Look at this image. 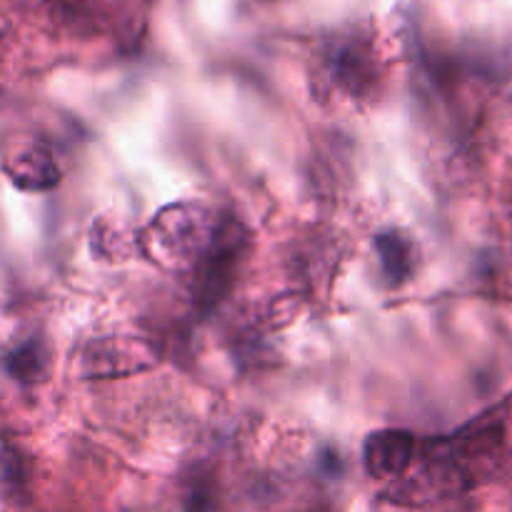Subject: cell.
Instances as JSON below:
<instances>
[{
  "label": "cell",
  "instance_id": "6da1fadb",
  "mask_svg": "<svg viewBox=\"0 0 512 512\" xmlns=\"http://www.w3.org/2000/svg\"><path fill=\"white\" fill-rule=\"evenodd\" d=\"M220 220L198 203H178L160 210L138 235V248L165 270H188L203 260Z\"/></svg>",
  "mask_w": 512,
  "mask_h": 512
},
{
  "label": "cell",
  "instance_id": "8992f818",
  "mask_svg": "<svg viewBox=\"0 0 512 512\" xmlns=\"http://www.w3.org/2000/svg\"><path fill=\"white\" fill-rule=\"evenodd\" d=\"M328 75L330 83L348 95H363L375 78L368 53H363L355 45H345L338 53H333L328 65Z\"/></svg>",
  "mask_w": 512,
  "mask_h": 512
},
{
  "label": "cell",
  "instance_id": "9c48e42d",
  "mask_svg": "<svg viewBox=\"0 0 512 512\" xmlns=\"http://www.w3.org/2000/svg\"><path fill=\"white\" fill-rule=\"evenodd\" d=\"M0 495L18 505L30 495L28 460L18 448H0Z\"/></svg>",
  "mask_w": 512,
  "mask_h": 512
},
{
  "label": "cell",
  "instance_id": "5b68a950",
  "mask_svg": "<svg viewBox=\"0 0 512 512\" xmlns=\"http://www.w3.org/2000/svg\"><path fill=\"white\" fill-rule=\"evenodd\" d=\"M3 170L25 193H45L60 183V168L43 145H20L5 155Z\"/></svg>",
  "mask_w": 512,
  "mask_h": 512
},
{
  "label": "cell",
  "instance_id": "ba28073f",
  "mask_svg": "<svg viewBox=\"0 0 512 512\" xmlns=\"http://www.w3.org/2000/svg\"><path fill=\"white\" fill-rule=\"evenodd\" d=\"M3 368L18 383H38L48 375L50 353L40 340H23L5 353Z\"/></svg>",
  "mask_w": 512,
  "mask_h": 512
},
{
  "label": "cell",
  "instance_id": "52a82bcc",
  "mask_svg": "<svg viewBox=\"0 0 512 512\" xmlns=\"http://www.w3.org/2000/svg\"><path fill=\"white\" fill-rule=\"evenodd\" d=\"M373 248L378 253L380 270L393 285L405 283L413 275L415 268V245L408 235L400 230H385L373 238Z\"/></svg>",
  "mask_w": 512,
  "mask_h": 512
},
{
  "label": "cell",
  "instance_id": "3957f363",
  "mask_svg": "<svg viewBox=\"0 0 512 512\" xmlns=\"http://www.w3.org/2000/svg\"><path fill=\"white\" fill-rule=\"evenodd\" d=\"M160 363V353L143 338H100L93 340L80 355L83 378L108 380L143 373Z\"/></svg>",
  "mask_w": 512,
  "mask_h": 512
},
{
  "label": "cell",
  "instance_id": "30bf717a",
  "mask_svg": "<svg viewBox=\"0 0 512 512\" xmlns=\"http://www.w3.org/2000/svg\"><path fill=\"white\" fill-rule=\"evenodd\" d=\"M90 245L100 258L123 260L125 255L133 253V248H138V235L125 233L118 220H98L90 233Z\"/></svg>",
  "mask_w": 512,
  "mask_h": 512
},
{
  "label": "cell",
  "instance_id": "277c9868",
  "mask_svg": "<svg viewBox=\"0 0 512 512\" xmlns=\"http://www.w3.org/2000/svg\"><path fill=\"white\" fill-rule=\"evenodd\" d=\"M415 438L405 430H378L365 440L363 463L370 478L398 480L413 465Z\"/></svg>",
  "mask_w": 512,
  "mask_h": 512
},
{
  "label": "cell",
  "instance_id": "7a4b0ae2",
  "mask_svg": "<svg viewBox=\"0 0 512 512\" xmlns=\"http://www.w3.org/2000/svg\"><path fill=\"white\" fill-rule=\"evenodd\" d=\"M245 243H248V235H245V230L238 223H233V220H220L208 253L193 268L195 275H198V280H195V295H198V300L205 308L218 303L230 290L235 270H238L240 258L245 253Z\"/></svg>",
  "mask_w": 512,
  "mask_h": 512
}]
</instances>
